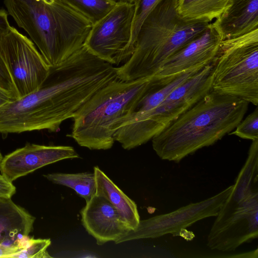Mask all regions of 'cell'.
<instances>
[{
    "instance_id": "obj_13",
    "label": "cell",
    "mask_w": 258,
    "mask_h": 258,
    "mask_svg": "<svg viewBox=\"0 0 258 258\" xmlns=\"http://www.w3.org/2000/svg\"><path fill=\"white\" fill-rule=\"evenodd\" d=\"M78 158L79 155L71 146L27 144L3 157L0 172L13 182L47 165Z\"/></svg>"
},
{
    "instance_id": "obj_15",
    "label": "cell",
    "mask_w": 258,
    "mask_h": 258,
    "mask_svg": "<svg viewBox=\"0 0 258 258\" xmlns=\"http://www.w3.org/2000/svg\"><path fill=\"white\" fill-rule=\"evenodd\" d=\"M35 218L11 199L0 198V246L19 252L32 237Z\"/></svg>"
},
{
    "instance_id": "obj_2",
    "label": "cell",
    "mask_w": 258,
    "mask_h": 258,
    "mask_svg": "<svg viewBox=\"0 0 258 258\" xmlns=\"http://www.w3.org/2000/svg\"><path fill=\"white\" fill-rule=\"evenodd\" d=\"M248 104L211 90L151 139L153 149L161 159L178 162L233 131Z\"/></svg>"
},
{
    "instance_id": "obj_11",
    "label": "cell",
    "mask_w": 258,
    "mask_h": 258,
    "mask_svg": "<svg viewBox=\"0 0 258 258\" xmlns=\"http://www.w3.org/2000/svg\"><path fill=\"white\" fill-rule=\"evenodd\" d=\"M231 185L215 195L203 201L190 203L168 213L140 220L137 227L114 241L118 244L133 240L155 238L174 234L195 223L216 217L233 188Z\"/></svg>"
},
{
    "instance_id": "obj_4",
    "label": "cell",
    "mask_w": 258,
    "mask_h": 258,
    "mask_svg": "<svg viewBox=\"0 0 258 258\" xmlns=\"http://www.w3.org/2000/svg\"><path fill=\"white\" fill-rule=\"evenodd\" d=\"M177 3L178 0H162L148 14L132 55L116 67L118 79L131 81L155 76L170 56L210 25L206 21L182 18Z\"/></svg>"
},
{
    "instance_id": "obj_26",
    "label": "cell",
    "mask_w": 258,
    "mask_h": 258,
    "mask_svg": "<svg viewBox=\"0 0 258 258\" xmlns=\"http://www.w3.org/2000/svg\"><path fill=\"white\" fill-rule=\"evenodd\" d=\"M15 100L16 99L9 92L0 86V107Z\"/></svg>"
},
{
    "instance_id": "obj_14",
    "label": "cell",
    "mask_w": 258,
    "mask_h": 258,
    "mask_svg": "<svg viewBox=\"0 0 258 258\" xmlns=\"http://www.w3.org/2000/svg\"><path fill=\"white\" fill-rule=\"evenodd\" d=\"M81 222L99 245L115 241L132 229L116 209L96 193L80 211Z\"/></svg>"
},
{
    "instance_id": "obj_9",
    "label": "cell",
    "mask_w": 258,
    "mask_h": 258,
    "mask_svg": "<svg viewBox=\"0 0 258 258\" xmlns=\"http://www.w3.org/2000/svg\"><path fill=\"white\" fill-rule=\"evenodd\" d=\"M134 3L118 1L104 17L92 25L84 45L94 55L112 64L125 62L131 47Z\"/></svg>"
},
{
    "instance_id": "obj_27",
    "label": "cell",
    "mask_w": 258,
    "mask_h": 258,
    "mask_svg": "<svg viewBox=\"0 0 258 258\" xmlns=\"http://www.w3.org/2000/svg\"><path fill=\"white\" fill-rule=\"evenodd\" d=\"M17 251L14 249L0 246V257L8 258V257Z\"/></svg>"
},
{
    "instance_id": "obj_8",
    "label": "cell",
    "mask_w": 258,
    "mask_h": 258,
    "mask_svg": "<svg viewBox=\"0 0 258 258\" xmlns=\"http://www.w3.org/2000/svg\"><path fill=\"white\" fill-rule=\"evenodd\" d=\"M211 90L258 105V29L222 41L213 61Z\"/></svg>"
},
{
    "instance_id": "obj_17",
    "label": "cell",
    "mask_w": 258,
    "mask_h": 258,
    "mask_svg": "<svg viewBox=\"0 0 258 258\" xmlns=\"http://www.w3.org/2000/svg\"><path fill=\"white\" fill-rule=\"evenodd\" d=\"M96 191L116 209L132 230L135 229L140 221L135 202L127 196L98 166L94 167Z\"/></svg>"
},
{
    "instance_id": "obj_22",
    "label": "cell",
    "mask_w": 258,
    "mask_h": 258,
    "mask_svg": "<svg viewBox=\"0 0 258 258\" xmlns=\"http://www.w3.org/2000/svg\"><path fill=\"white\" fill-rule=\"evenodd\" d=\"M162 0H136L133 25L131 47L134 50L136 37L145 18L154 8Z\"/></svg>"
},
{
    "instance_id": "obj_24",
    "label": "cell",
    "mask_w": 258,
    "mask_h": 258,
    "mask_svg": "<svg viewBox=\"0 0 258 258\" xmlns=\"http://www.w3.org/2000/svg\"><path fill=\"white\" fill-rule=\"evenodd\" d=\"M230 135L252 141L258 139V107L242 120Z\"/></svg>"
},
{
    "instance_id": "obj_29",
    "label": "cell",
    "mask_w": 258,
    "mask_h": 258,
    "mask_svg": "<svg viewBox=\"0 0 258 258\" xmlns=\"http://www.w3.org/2000/svg\"><path fill=\"white\" fill-rule=\"evenodd\" d=\"M3 158V157L2 154H1V153L0 152V165H1V162L2 161Z\"/></svg>"
},
{
    "instance_id": "obj_10",
    "label": "cell",
    "mask_w": 258,
    "mask_h": 258,
    "mask_svg": "<svg viewBox=\"0 0 258 258\" xmlns=\"http://www.w3.org/2000/svg\"><path fill=\"white\" fill-rule=\"evenodd\" d=\"M0 54L9 70L19 98L38 90L50 67L32 41L10 26L0 40Z\"/></svg>"
},
{
    "instance_id": "obj_19",
    "label": "cell",
    "mask_w": 258,
    "mask_h": 258,
    "mask_svg": "<svg viewBox=\"0 0 258 258\" xmlns=\"http://www.w3.org/2000/svg\"><path fill=\"white\" fill-rule=\"evenodd\" d=\"M43 176L53 183L74 189L86 202L89 201L96 194V184L94 172L53 173Z\"/></svg>"
},
{
    "instance_id": "obj_12",
    "label": "cell",
    "mask_w": 258,
    "mask_h": 258,
    "mask_svg": "<svg viewBox=\"0 0 258 258\" xmlns=\"http://www.w3.org/2000/svg\"><path fill=\"white\" fill-rule=\"evenodd\" d=\"M222 39L212 23L170 56L155 75L169 78L211 64L216 57Z\"/></svg>"
},
{
    "instance_id": "obj_16",
    "label": "cell",
    "mask_w": 258,
    "mask_h": 258,
    "mask_svg": "<svg viewBox=\"0 0 258 258\" xmlns=\"http://www.w3.org/2000/svg\"><path fill=\"white\" fill-rule=\"evenodd\" d=\"M212 24L222 40L258 29V0H232L231 6Z\"/></svg>"
},
{
    "instance_id": "obj_23",
    "label": "cell",
    "mask_w": 258,
    "mask_h": 258,
    "mask_svg": "<svg viewBox=\"0 0 258 258\" xmlns=\"http://www.w3.org/2000/svg\"><path fill=\"white\" fill-rule=\"evenodd\" d=\"M50 244L51 240L49 238L34 239L33 237L25 248L9 255L8 258L51 257L47 251V249Z\"/></svg>"
},
{
    "instance_id": "obj_1",
    "label": "cell",
    "mask_w": 258,
    "mask_h": 258,
    "mask_svg": "<svg viewBox=\"0 0 258 258\" xmlns=\"http://www.w3.org/2000/svg\"><path fill=\"white\" fill-rule=\"evenodd\" d=\"M117 79L116 67L84 45L50 67L38 90L0 107V133L56 132L94 94Z\"/></svg>"
},
{
    "instance_id": "obj_3",
    "label": "cell",
    "mask_w": 258,
    "mask_h": 258,
    "mask_svg": "<svg viewBox=\"0 0 258 258\" xmlns=\"http://www.w3.org/2000/svg\"><path fill=\"white\" fill-rule=\"evenodd\" d=\"M50 67L84 45L93 24L63 0H3Z\"/></svg>"
},
{
    "instance_id": "obj_20",
    "label": "cell",
    "mask_w": 258,
    "mask_h": 258,
    "mask_svg": "<svg viewBox=\"0 0 258 258\" xmlns=\"http://www.w3.org/2000/svg\"><path fill=\"white\" fill-rule=\"evenodd\" d=\"M93 25L104 17L115 6V0H63Z\"/></svg>"
},
{
    "instance_id": "obj_7",
    "label": "cell",
    "mask_w": 258,
    "mask_h": 258,
    "mask_svg": "<svg viewBox=\"0 0 258 258\" xmlns=\"http://www.w3.org/2000/svg\"><path fill=\"white\" fill-rule=\"evenodd\" d=\"M213 62L175 88L153 109L123 120L115 141L131 150L151 140L211 90Z\"/></svg>"
},
{
    "instance_id": "obj_6",
    "label": "cell",
    "mask_w": 258,
    "mask_h": 258,
    "mask_svg": "<svg viewBox=\"0 0 258 258\" xmlns=\"http://www.w3.org/2000/svg\"><path fill=\"white\" fill-rule=\"evenodd\" d=\"M232 190L212 225L207 245L222 252L235 251L258 236V141H252Z\"/></svg>"
},
{
    "instance_id": "obj_21",
    "label": "cell",
    "mask_w": 258,
    "mask_h": 258,
    "mask_svg": "<svg viewBox=\"0 0 258 258\" xmlns=\"http://www.w3.org/2000/svg\"><path fill=\"white\" fill-rule=\"evenodd\" d=\"M8 13L4 9H0V40L8 30L10 25ZM0 86L9 92L14 97L18 98V94L12 77L4 59L0 54Z\"/></svg>"
},
{
    "instance_id": "obj_25",
    "label": "cell",
    "mask_w": 258,
    "mask_h": 258,
    "mask_svg": "<svg viewBox=\"0 0 258 258\" xmlns=\"http://www.w3.org/2000/svg\"><path fill=\"white\" fill-rule=\"evenodd\" d=\"M16 191V188L12 182L0 173V198L11 199Z\"/></svg>"
},
{
    "instance_id": "obj_28",
    "label": "cell",
    "mask_w": 258,
    "mask_h": 258,
    "mask_svg": "<svg viewBox=\"0 0 258 258\" xmlns=\"http://www.w3.org/2000/svg\"><path fill=\"white\" fill-rule=\"evenodd\" d=\"M116 1H127V2H131V3H134V2L136 1V0H115Z\"/></svg>"
},
{
    "instance_id": "obj_18",
    "label": "cell",
    "mask_w": 258,
    "mask_h": 258,
    "mask_svg": "<svg viewBox=\"0 0 258 258\" xmlns=\"http://www.w3.org/2000/svg\"><path fill=\"white\" fill-rule=\"evenodd\" d=\"M232 3V0H178L177 11L188 20L211 22L218 18Z\"/></svg>"
},
{
    "instance_id": "obj_5",
    "label": "cell",
    "mask_w": 258,
    "mask_h": 258,
    "mask_svg": "<svg viewBox=\"0 0 258 258\" xmlns=\"http://www.w3.org/2000/svg\"><path fill=\"white\" fill-rule=\"evenodd\" d=\"M156 78L117 79L110 82L75 113L70 136L80 146L90 150L110 149L119 123L133 112Z\"/></svg>"
}]
</instances>
